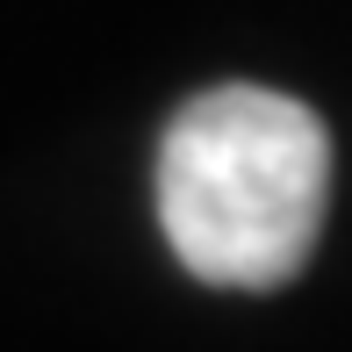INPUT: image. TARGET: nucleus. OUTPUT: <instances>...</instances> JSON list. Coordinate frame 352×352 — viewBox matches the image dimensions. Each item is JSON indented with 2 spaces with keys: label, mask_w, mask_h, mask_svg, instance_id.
Instances as JSON below:
<instances>
[{
  "label": "nucleus",
  "mask_w": 352,
  "mask_h": 352,
  "mask_svg": "<svg viewBox=\"0 0 352 352\" xmlns=\"http://www.w3.org/2000/svg\"><path fill=\"white\" fill-rule=\"evenodd\" d=\"M158 230L209 287H280L302 274L331 201V137L295 94L216 87L158 144Z\"/></svg>",
  "instance_id": "obj_1"
}]
</instances>
